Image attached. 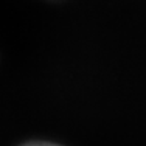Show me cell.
Returning <instances> with one entry per match:
<instances>
[{
	"instance_id": "6da1fadb",
	"label": "cell",
	"mask_w": 146,
	"mask_h": 146,
	"mask_svg": "<svg viewBox=\"0 0 146 146\" xmlns=\"http://www.w3.org/2000/svg\"><path fill=\"white\" fill-rule=\"evenodd\" d=\"M25 146H58V145H51V143H28Z\"/></svg>"
}]
</instances>
